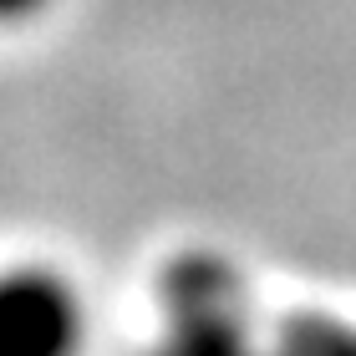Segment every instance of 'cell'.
I'll list each match as a JSON object with an SVG mask.
<instances>
[{"mask_svg": "<svg viewBox=\"0 0 356 356\" xmlns=\"http://www.w3.org/2000/svg\"><path fill=\"white\" fill-rule=\"evenodd\" d=\"M51 6V0H0V26H26Z\"/></svg>", "mask_w": 356, "mask_h": 356, "instance_id": "7a4b0ae2", "label": "cell"}, {"mask_svg": "<svg viewBox=\"0 0 356 356\" xmlns=\"http://www.w3.org/2000/svg\"><path fill=\"white\" fill-rule=\"evenodd\" d=\"M87 311L56 270H0V356H82Z\"/></svg>", "mask_w": 356, "mask_h": 356, "instance_id": "6da1fadb", "label": "cell"}]
</instances>
